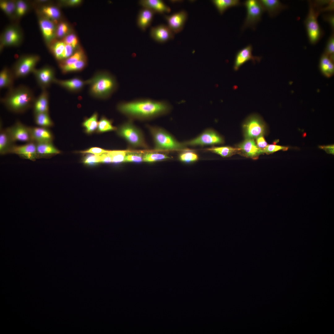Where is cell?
Masks as SVG:
<instances>
[{"label":"cell","mask_w":334,"mask_h":334,"mask_svg":"<svg viewBox=\"0 0 334 334\" xmlns=\"http://www.w3.org/2000/svg\"><path fill=\"white\" fill-rule=\"evenodd\" d=\"M288 148L287 147L275 144H269L265 148L262 149V151L263 153L269 154L281 150L286 151L288 149Z\"/></svg>","instance_id":"45"},{"label":"cell","mask_w":334,"mask_h":334,"mask_svg":"<svg viewBox=\"0 0 334 334\" xmlns=\"http://www.w3.org/2000/svg\"><path fill=\"white\" fill-rule=\"evenodd\" d=\"M238 148L239 149V153L246 157L253 159H258L260 155L263 154L262 149L257 146L253 139L246 138Z\"/></svg>","instance_id":"17"},{"label":"cell","mask_w":334,"mask_h":334,"mask_svg":"<svg viewBox=\"0 0 334 334\" xmlns=\"http://www.w3.org/2000/svg\"><path fill=\"white\" fill-rule=\"evenodd\" d=\"M118 110L130 119L151 120L168 113L170 105L165 101L142 98L119 103Z\"/></svg>","instance_id":"1"},{"label":"cell","mask_w":334,"mask_h":334,"mask_svg":"<svg viewBox=\"0 0 334 334\" xmlns=\"http://www.w3.org/2000/svg\"><path fill=\"white\" fill-rule=\"evenodd\" d=\"M41 12L45 18L52 20L56 21L60 16V12L57 7L52 6H45L41 9Z\"/></svg>","instance_id":"35"},{"label":"cell","mask_w":334,"mask_h":334,"mask_svg":"<svg viewBox=\"0 0 334 334\" xmlns=\"http://www.w3.org/2000/svg\"><path fill=\"white\" fill-rule=\"evenodd\" d=\"M243 5L246 9V15L242 29L247 28L255 29V26L259 22L265 10L259 0H246Z\"/></svg>","instance_id":"7"},{"label":"cell","mask_w":334,"mask_h":334,"mask_svg":"<svg viewBox=\"0 0 334 334\" xmlns=\"http://www.w3.org/2000/svg\"><path fill=\"white\" fill-rule=\"evenodd\" d=\"M151 37L156 41L164 43L173 39L174 33L167 25L160 24L152 27L150 30Z\"/></svg>","instance_id":"16"},{"label":"cell","mask_w":334,"mask_h":334,"mask_svg":"<svg viewBox=\"0 0 334 334\" xmlns=\"http://www.w3.org/2000/svg\"><path fill=\"white\" fill-rule=\"evenodd\" d=\"M36 143L38 159L48 158L61 153L52 142Z\"/></svg>","instance_id":"22"},{"label":"cell","mask_w":334,"mask_h":334,"mask_svg":"<svg viewBox=\"0 0 334 334\" xmlns=\"http://www.w3.org/2000/svg\"><path fill=\"white\" fill-rule=\"evenodd\" d=\"M39 24L44 38L47 42H50L55 33L53 22L45 17L39 19Z\"/></svg>","instance_id":"26"},{"label":"cell","mask_w":334,"mask_h":334,"mask_svg":"<svg viewBox=\"0 0 334 334\" xmlns=\"http://www.w3.org/2000/svg\"><path fill=\"white\" fill-rule=\"evenodd\" d=\"M74 48L71 45L66 44L59 61L65 60L72 56L74 54Z\"/></svg>","instance_id":"50"},{"label":"cell","mask_w":334,"mask_h":334,"mask_svg":"<svg viewBox=\"0 0 334 334\" xmlns=\"http://www.w3.org/2000/svg\"><path fill=\"white\" fill-rule=\"evenodd\" d=\"M109 150H105L98 147L90 148L86 150L80 152L82 153L92 154L95 155H99L103 153H107Z\"/></svg>","instance_id":"51"},{"label":"cell","mask_w":334,"mask_h":334,"mask_svg":"<svg viewBox=\"0 0 334 334\" xmlns=\"http://www.w3.org/2000/svg\"><path fill=\"white\" fill-rule=\"evenodd\" d=\"M6 129L14 142L20 141L28 143L32 142L29 126L20 121H17L13 125Z\"/></svg>","instance_id":"11"},{"label":"cell","mask_w":334,"mask_h":334,"mask_svg":"<svg viewBox=\"0 0 334 334\" xmlns=\"http://www.w3.org/2000/svg\"><path fill=\"white\" fill-rule=\"evenodd\" d=\"M129 150H109L107 153L111 157L112 163H120L124 162L126 154Z\"/></svg>","instance_id":"39"},{"label":"cell","mask_w":334,"mask_h":334,"mask_svg":"<svg viewBox=\"0 0 334 334\" xmlns=\"http://www.w3.org/2000/svg\"><path fill=\"white\" fill-rule=\"evenodd\" d=\"M324 54L334 61V35L333 33L331 34L328 40Z\"/></svg>","instance_id":"44"},{"label":"cell","mask_w":334,"mask_h":334,"mask_svg":"<svg viewBox=\"0 0 334 334\" xmlns=\"http://www.w3.org/2000/svg\"><path fill=\"white\" fill-rule=\"evenodd\" d=\"M85 58L83 51L81 50L78 51L69 58L60 61L59 66L70 65Z\"/></svg>","instance_id":"40"},{"label":"cell","mask_w":334,"mask_h":334,"mask_svg":"<svg viewBox=\"0 0 334 334\" xmlns=\"http://www.w3.org/2000/svg\"><path fill=\"white\" fill-rule=\"evenodd\" d=\"M10 153L15 154L22 158L35 161L37 159L36 143L34 142L17 145H15Z\"/></svg>","instance_id":"15"},{"label":"cell","mask_w":334,"mask_h":334,"mask_svg":"<svg viewBox=\"0 0 334 334\" xmlns=\"http://www.w3.org/2000/svg\"><path fill=\"white\" fill-rule=\"evenodd\" d=\"M139 4L148 8L155 13L163 14L170 12V8L161 0H141L139 1Z\"/></svg>","instance_id":"21"},{"label":"cell","mask_w":334,"mask_h":334,"mask_svg":"<svg viewBox=\"0 0 334 334\" xmlns=\"http://www.w3.org/2000/svg\"><path fill=\"white\" fill-rule=\"evenodd\" d=\"M187 17V13L183 10L164 16L167 25L174 34L183 30Z\"/></svg>","instance_id":"14"},{"label":"cell","mask_w":334,"mask_h":334,"mask_svg":"<svg viewBox=\"0 0 334 334\" xmlns=\"http://www.w3.org/2000/svg\"><path fill=\"white\" fill-rule=\"evenodd\" d=\"M212 2L221 15L230 8L241 4L239 0H213Z\"/></svg>","instance_id":"30"},{"label":"cell","mask_w":334,"mask_h":334,"mask_svg":"<svg viewBox=\"0 0 334 334\" xmlns=\"http://www.w3.org/2000/svg\"><path fill=\"white\" fill-rule=\"evenodd\" d=\"M49 93L46 89L42 90L39 95L36 98L32 108L34 114L49 113Z\"/></svg>","instance_id":"23"},{"label":"cell","mask_w":334,"mask_h":334,"mask_svg":"<svg viewBox=\"0 0 334 334\" xmlns=\"http://www.w3.org/2000/svg\"><path fill=\"white\" fill-rule=\"evenodd\" d=\"M34 121L37 126L49 128L54 125L49 113H43L34 114Z\"/></svg>","instance_id":"32"},{"label":"cell","mask_w":334,"mask_h":334,"mask_svg":"<svg viewBox=\"0 0 334 334\" xmlns=\"http://www.w3.org/2000/svg\"><path fill=\"white\" fill-rule=\"evenodd\" d=\"M22 39L21 33L15 26L7 27L4 31L2 36V43L5 46H15L20 43Z\"/></svg>","instance_id":"19"},{"label":"cell","mask_w":334,"mask_h":334,"mask_svg":"<svg viewBox=\"0 0 334 334\" xmlns=\"http://www.w3.org/2000/svg\"><path fill=\"white\" fill-rule=\"evenodd\" d=\"M68 31V27L66 24L62 22L59 24L55 31V35L58 38H61L65 36Z\"/></svg>","instance_id":"48"},{"label":"cell","mask_w":334,"mask_h":334,"mask_svg":"<svg viewBox=\"0 0 334 334\" xmlns=\"http://www.w3.org/2000/svg\"><path fill=\"white\" fill-rule=\"evenodd\" d=\"M325 20L327 21L330 24L332 30L334 29V15L332 14L325 15L324 17Z\"/></svg>","instance_id":"54"},{"label":"cell","mask_w":334,"mask_h":334,"mask_svg":"<svg viewBox=\"0 0 334 334\" xmlns=\"http://www.w3.org/2000/svg\"><path fill=\"white\" fill-rule=\"evenodd\" d=\"M99 155L88 154L84 157L83 162L89 165H93L100 163Z\"/></svg>","instance_id":"46"},{"label":"cell","mask_w":334,"mask_h":334,"mask_svg":"<svg viewBox=\"0 0 334 334\" xmlns=\"http://www.w3.org/2000/svg\"><path fill=\"white\" fill-rule=\"evenodd\" d=\"M86 64V60L85 58L70 65L59 66L63 74H66L82 70L85 67Z\"/></svg>","instance_id":"33"},{"label":"cell","mask_w":334,"mask_h":334,"mask_svg":"<svg viewBox=\"0 0 334 334\" xmlns=\"http://www.w3.org/2000/svg\"><path fill=\"white\" fill-rule=\"evenodd\" d=\"M107 152L103 153L99 155L101 162L104 163H112L111 159Z\"/></svg>","instance_id":"53"},{"label":"cell","mask_w":334,"mask_h":334,"mask_svg":"<svg viewBox=\"0 0 334 334\" xmlns=\"http://www.w3.org/2000/svg\"><path fill=\"white\" fill-rule=\"evenodd\" d=\"M243 128L246 138L254 139L264 134L265 130V124L259 116L251 115L245 120Z\"/></svg>","instance_id":"9"},{"label":"cell","mask_w":334,"mask_h":334,"mask_svg":"<svg viewBox=\"0 0 334 334\" xmlns=\"http://www.w3.org/2000/svg\"><path fill=\"white\" fill-rule=\"evenodd\" d=\"M0 7L2 11L9 16H11L16 11V3L14 1H1Z\"/></svg>","instance_id":"42"},{"label":"cell","mask_w":334,"mask_h":334,"mask_svg":"<svg viewBox=\"0 0 334 334\" xmlns=\"http://www.w3.org/2000/svg\"><path fill=\"white\" fill-rule=\"evenodd\" d=\"M319 148L324 150L328 153L334 154V145L321 146Z\"/></svg>","instance_id":"55"},{"label":"cell","mask_w":334,"mask_h":334,"mask_svg":"<svg viewBox=\"0 0 334 334\" xmlns=\"http://www.w3.org/2000/svg\"><path fill=\"white\" fill-rule=\"evenodd\" d=\"M32 73L37 84L42 90L46 89L54 83L56 79L54 69L49 66L38 69H35Z\"/></svg>","instance_id":"12"},{"label":"cell","mask_w":334,"mask_h":334,"mask_svg":"<svg viewBox=\"0 0 334 334\" xmlns=\"http://www.w3.org/2000/svg\"><path fill=\"white\" fill-rule=\"evenodd\" d=\"M29 127L32 142L35 143L53 142L54 136L49 128L38 126Z\"/></svg>","instance_id":"18"},{"label":"cell","mask_w":334,"mask_h":334,"mask_svg":"<svg viewBox=\"0 0 334 334\" xmlns=\"http://www.w3.org/2000/svg\"><path fill=\"white\" fill-rule=\"evenodd\" d=\"M36 98L31 88L21 85L8 89L0 101L9 111L15 113H21L32 108Z\"/></svg>","instance_id":"2"},{"label":"cell","mask_w":334,"mask_h":334,"mask_svg":"<svg viewBox=\"0 0 334 334\" xmlns=\"http://www.w3.org/2000/svg\"><path fill=\"white\" fill-rule=\"evenodd\" d=\"M98 114L94 113L90 118L86 119L83 122V126L86 133L90 134L93 132L98 127Z\"/></svg>","instance_id":"36"},{"label":"cell","mask_w":334,"mask_h":334,"mask_svg":"<svg viewBox=\"0 0 334 334\" xmlns=\"http://www.w3.org/2000/svg\"><path fill=\"white\" fill-rule=\"evenodd\" d=\"M15 79L12 70L6 67L4 68L0 73V89L8 88L9 89L13 87Z\"/></svg>","instance_id":"29"},{"label":"cell","mask_w":334,"mask_h":334,"mask_svg":"<svg viewBox=\"0 0 334 334\" xmlns=\"http://www.w3.org/2000/svg\"><path fill=\"white\" fill-rule=\"evenodd\" d=\"M155 13L151 10L144 7L139 11L136 20L137 24L142 31H145L151 25Z\"/></svg>","instance_id":"24"},{"label":"cell","mask_w":334,"mask_h":334,"mask_svg":"<svg viewBox=\"0 0 334 334\" xmlns=\"http://www.w3.org/2000/svg\"><path fill=\"white\" fill-rule=\"evenodd\" d=\"M6 128L0 126V154L4 155L10 153L13 147L15 145Z\"/></svg>","instance_id":"25"},{"label":"cell","mask_w":334,"mask_h":334,"mask_svg":"<svg viewBox=\"0 0 334 334\" xmlns=\"http://www.w3.org/2000/svg\"><path fill=\"white\" fill-rule=\"evenodd\" d=\"M253 47L249 44L239 50L236 53L233 66V69L236 71L245 63L249 61L255 64L256 62H259L261 57L255 56L252 54Z\"/></svg>","instance_id":"13"},{"label":"cell","mask_w":334,"mask_h":334,"mask_svg":"<svg viewBox=\"0 0 334 334\" xmlns=\"http://www.w3.org/2000/svg\"><path fill=\"white\" fill-rule=\"evenodd\" d=\"M143 161V155L141 152L130 151L126 155L124 162L140 163Z\"/></svg>","instance_id":"43"},{"label":"cell","mask_w":334,"mask_h":334,"mask_svg":"<svg viewBox=\"0 0 334 334\" xmlns=\"http://www.w3.org/2000/svg\"><path fill=\"white\" fill-rule=\"evenodd\" d=\"M90 80V92L91 95L96 98H107L117 88V83L115 78L108 72L97 73Z\"/></svg>","instance_id":"3"},{"label":"cell","mask_w":334,"mask_h":334,"mask_svg":"<svg viewBox=\"0 0 334 334\" xmlns=\"http://www.w3.org/2000/svg\"><path fill=\"white\" fill-rule=\"evenodd\" d=\"M65 44L63 41H58L54 43L52 46L51 52L55 58L59 61L60 60Z\"/></svg>","instance_id":"41"},{"label":"cell","mask_w":334,"mask_h":334,"mask_svg":"<svg viewBox=\"0 0 334 334\" xmlns=\"http://www.w3.org/2000/svg\"><path fill=\"white\" fill-rule=\"evenodd\" d=\"M256 142L257 146L262 149L264 148L268 145L263 135L257 137L256 138Z\"/></svg>","instance_id":"52"},{"label":"cell","mask_w":334,"mask_h":334,"mask_svg":"<svg viewBox=\"0 0 334 334\" xmlns=\"http://www.w3.org/2000/svg\"><path fill=\"white\" fill-rule=\"evenodd\" d=\"M319 68L323 75L326 77L330 78L334 74V61L323 53L320 59Z\"/></svg>","instance_id":"28"},{"label":"cell","mask_w":334,"mask_h":334,"mask_svg":"<svg viewBox=\"0 0 334 334\" xmlns=\"http://www.w3.org/2000/svg\"><path fill=\"white\" fill-rule=\"evenodd\" d=\"M307 15L304 21L308 38L310 43L315 44L320 40L323 32L318 20L319 12L316 11L311 1L309 3Z\"/></svg>","instance_id":"6"},{"label":"cell","mask_w":334,"mask_h":334,"mask_svg":"<svg viewBox=\"0 0 334 334\" xmlns=\"http://www.w3.org/2000/svg\"><path fill=\"white\" fill-rule=\"evenodd\" d=\"M171 158V157L166 154L156 152H148L143 154V161L146 162L163 161Z\"/></svg>","instance_id":"34"},{"label":"cell","mask_w":334,"mask_h":334,"mask_svg":"<svg viewBox=\"0 0 334 334\" xmlns=\"http://www.w3.org/2000/svg\"><path fill=\"white\" fill-rule=\"evenodd\" d=\"M81 2L79 0H71L67 1V4L69 5L73 6L78 5Z\"/></svg>","instance_id":"56"},{"label":"cell","mask_w":334,"mask_h":334,"mask_svg":"<svg viewBox=\"0 0 334 334\" xmlns=\"http://www.w3.org/2000/svg\"><path fill=\"white\" fill-rule=\"evenodd\" d=\"M117 129L112 125L111 120L105 117H102L98 122L97 131L99 133H102L117 130Z\"/></svg>","instance_id":"38"},{"label":"cell","mask_w":334,"mask_h":334,"mask_svg":"<svg viewBox=\"0 0 334 334\" xmlns=\"http://www.w3.org/2000/svg\"><path fill=\"white\" fill-rule=\"evenodd\" d=\"M260 2L269 15L273 17L281 11L285 9L286 6L278 0H260Z\"/></svg>","instance_id":"27"},{"label":"cell","mask_w":334,"mask_h":334,"mask_svg":"<svg viewBox=\"0 0 334 334\" xmlns=\"http://www.w3.org/2000/svg\"><path fill=\"white\" fill-rule=\"evenodd\" d=\"M38 55L28 54L20 58L14 65L12 71L16 79L23 78L32 73L40 61Z\"/></svg>","instance_id":"8"},{"label":"cell","mask_w":334,"mask_h":334,"mask_svg":"<svg viewBox=\"0 0 334 334\" xmlns=\"http://www.w3.org/2000/svg\"><path fill=\"white\" fill-rule=\"evenodd\" d=\"M62 41L65 44L71 45L74 48L77 45L78 43V38L74 34H70L66 36Z\"/></svg>","instance_id":"49"},{"label":"cell","mask_w":334,"mask_h":334,"mask_svg":"<svg viewBox=\"0 0 334 334\" xmlns=\"http://www.w3.org/2000/svg\"><path fill=\"white\" fill-rule=\"evenodd\" d=\"M132 120L130 119L119 127L117 130L118 135L124 139L132 148L148 149L143 133L133 124Z\"/></svg>","instance_id":"5"},{"label":"cell","mask_w":334,"mask_h":334,"mask_svg":"<svg viewBox=\"0 0 334 334\" xmlns=\"http://www.w3.org/2000/svg\"><path fill=\"white\" fill-rule=\"evenodd\" d=\"M148 128L153 139L155 151H183L188 149L183 143L179 142L163 129L152 126H148Z\"/></svg>","instance_id":"4"},{"label":"cell","mask_w":334,"mask_h":334,"mask_svg":"<svg viewBox=\"0 0 334 334\" xmlns=\"http://www.w3.org/2000/svg\"><path fill=\"white\" fill-rule=\"evenodd\" d=\"M90 79L84 80L82 79L75 77L66 80L55 79L54 83L72 92L80 91L87 84H89Z\"/></svg>","instance_id":"20"},{"label":"cell","mask_w":334,"mask_h":334,"mask_svg":"<svg viewBox=\"0 0 334 334\" xmlns=\"http://www.w3.org/2000/svg\"><path fill=\"white\" fill-rule=\"evenodd\" d=\"M178 159L182 162L188 163L197 161L199 159V157L195 152L187 149L182 151L178 155Z\"/></svg>","instance_id":"37"},{"label":"cell","mask_w":334,"mask_h":334,"mask_svg":"<svg viewBox=\"0 0 334 334\" xmlns=\"http://www.w3.org/2000/svg\"><path fill=\"white\" fill-rule=\"evenodd\" d=\"M207 151L218 154L224 157H229L239 153V149L229 146L213 147L206 149Z\"/></svg>","instance_id":"31"},{"label":"cell","mask_w":334,"mask_h":334,"mask_svg":"<svg viewBox=\"0 0 334 334\" xmlns=\"http://www.w3.org/2000/svg\"><path fill=\"white\" fill-rule=\"evenodd\" d=\"M27 10V5L24 1H18L16 3V12L18 16L21 17L24 15Z\"/></svg>","instance_id":"47"},{"label":"cell","mask_w":334,"mask_h":334,"mask_svg":"<svg viewBox=\"0 0 334 334\" xmlns=\"http://www.w3.org/2000/svg\"><path fill=\"white\" fill-rule=\"evenodd\" d=\"M222 137L216 131L208 129L195 138L183 143L185 146H204L222 143Z\"/></svg>","instance_id":"10"}]
</instances>
